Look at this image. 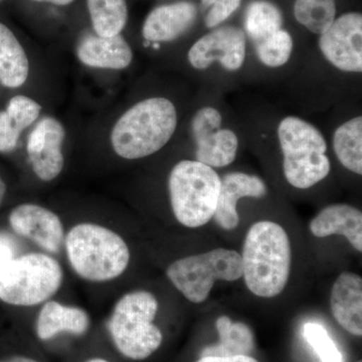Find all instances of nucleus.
Listing matches in <instances>:
<instances>
[{"label": "nucleus", "mask_w": 362, "mask_h": 362, "mask_svg": "<svg viewBox=\"0 0 362 362\" xmlns=\"http://www.w3.org/2000/svg\"><path fill=\"white\" fill-rule=\"evenodd\" d=\"M240 256L243 277L252 294L273 298L284 291L291 271L292 247L282 226L269 221L254 223Z\"/></svg>", "instance_id": "obj_1"}, {"label": "nucleus", "mask_w": 362, "mask_h": 362, "mask_svg": "<svg viewBox=\"0 0 362 362\" xmlns=\"http://www.w3.org/2000/svg\"><path fill=\"white\" fill-rule=\"evenodd\" d=\"M65 247L71 270L88 282L115 280L129 266L127 243L118 233L98 223L74 226L66 233Z\"/></svg>", "instance_id": "obj_2"}, {"label": "nucleus", "mask_w": 362, "mask_h": 362, "mask_svg": "<svg viewBox=\"0 0 362 362\" xmlns=\"http://www.w3.org/2000/svg\"><path fill=\"white\" fill-rule=\"evenodd\" d=\"M177 113L173 102L156 97L143 100L120 117L111 133L117 156L144 158L163 148L175 134Z\"/></svg>", "instance_id": "obj_3"}, {"label": "nucleus", "mask_w": 362, "mask_h": 362, "mask_svg": "<svg viewBox=\"0 0 362 362\" xmlns=\"http://www.w3.org/2000/svg\"><path fill=\"white\" fill-rule=\"evenodd\" d=\"M158 309L157 298L144 290L126 293L116 302L107 327L123 356L144 361L160 347L163 335L153 323Z\"/></svg>", "instance_id": "obj_4"}, {"label": "nucleus", "mask_w": 362, "mask_h": 362, "mask_svg": "<svg viewBox=\"0 0 362 362\" xmlns=\"http://www.w3.org/2000/svg\"><path fill=\"white\" fill-rule=\"evenodd\" d=\"M278 138L285 178L292 187L307 189L327 177V144L315 126L298 117H286L279 124Z\"/></svg>", "instance_id": "obj_5"}, {"label": "nucleus", "mask_w": 362, "mask_h": 362, "mask_svg": "<svg viewBox=\"0 0 362 362\" xmlns=\"http://www.w3.org/2000/svg\"><path fill=\"white\" fill-rule=\"evenodd\" d=\"M64 280L61 264L49 254L28 252L0 264V301L18 307L45 303Z\"/></svg>", "instance_id": "obj_6"}, {"label": "nucleus", "mask_w": 362, "mask_h": 362, "mask_svg": "<svg viewBox=\"0 0 362 362\" xmlns=\"http://www.w3.org/2000/svg\"><path fill=\"white\" fill-rule=\"evenodd\" d=\"M171 209L176 220L187 228L206 226L216 213L221 178L214 168L197 160H182L168 180Z\"/></svg>", "instance_id": "obj_7"}, {"label": "nucleus", "mask_w": 362, "mask_h": 362, "mask_svg": "<svg viewBox=\"0 0 362 362\" xmlns=\"http://www.w3.org/2000/svg\"><path fill=\"white\" fill-rule=\"evenodd\" d=\"M166 276L188 301L201 304L209 298L216 281L235 282L243 277L242 256L221 247L192 255L170 264Z\"/></svg>", "instance_id": "obj_8"}, {"label": "nucleus", "mask_w": 362, "mask_h": 362, "mask_svg": "<svg viewBox=\"0 0 362 362\" xmlns=\"http://www.w3.org/2000/svg\"><path fill=\"white\" fill-rule=\"evenodd\" d=\"M324 58L338 70L347 73L362 71V16L343 14L319 37Z\"/></svg>", "instance_id": "obj_9"}, {"label": "nucleus", "mask_w": 362, "mask_h": 362, "mask_svg": "<svg viewBox=\"0 0 362 362\" xmlns=\"http://www.w3.org/2000/svg\"><path fill=\"white\" fill-rule=\"evenodd\" d=\"M246 33L238 26L216 28L201 37L188 52L190 65L197 70H206L218 62L226 70L238 71L246 59Z\"/></svg>", "instance_id": "obj_10"}, {"label": "nucleus", "mask_w": 362, "mask_h": 362, "mask_svg": "<svg viewBox=\"0 0 362 362\" xmlns=\"http://www.w3.org/2000/svg\"><path fill=\"white\" fill-rule=\"evenodd\" d=\"M8 221L16 235L30 240L47 254H58L65 244L63 221L47 207L20 204L9 214Z\"/></svg>", "instance_id": "obj_11"}, {"label": "nucleus", "mask_w": 362, "mask_h": 362, "mask_svg": "<svg viewBox=\"0 0 362 362\" xmlns=\"http://www.w3.org/2000/svg\"><path fill=\"white\" fill-rule=\"evenodd\" d=\"M65 138V128L52 117L42 118L30 132L26 151L33 173L40 180L49 182L63 171L65 157L62 147Z\"/></svg>", "instance_id": "obj_12"}, {"label": "nucleus", "mask_w": 362, "mask_h": 362, "mask_svg": "<svg viewBox=\"0 0 362 362\" xmlns=\"http://www.w3.org/2000/svg\"><path fill=\"white\" fill-rule=\"evenodd\" d=\"M267 194L265 182L256 175L232 173L221 180L220 195L214 220L220 228L232 230L240 223L238 202L243 197L261 199Z\"/></svg>", "instance_id": "obj_13"}, {"label": "nucleus", "mask_w": 362, "mask_h": 362, "mask_svg": "<svg viewBox=\"0 0 362 362\" xmlns=\"http://www.w3.org/2000/svg\"><path fill=\"white\" fill-rule=\"evenodd\" d=\"M197 16V6L189 1L156 7L144 21L143 37L151 42H171L189 30Z\"/></svg>", "instance_id": "obj_14"}, {"label": "nucleus", "mask_w": 362, "mask_h": 362, "mask_svg": "<svg viewBox=\"0 0 362 362\" xmlns=\"http://www.w3.org/2000/svg\"><path fill=\"white\" fill-rule=\"evenodd\" d=\"M332 315L350 334L362 335V279L357 274L344 272L332 286L330 296Z\"/></svg>", "instance_id": "obj_15"}, {"label": "nucleus", "mask_w": 362, "mask_h": 362, "mask_svg": "<svg viewBox=\"0 0 362 362\" xmlns=\"http://www.w3.org/2000/svg\"><path fill=\"white\" fill-rule=\"evenodd\" d=\"M77 56L90 68L123 70L130 66L133 52L122 35L104 37L89 33L78 42Z\"/></svg>", "instance_id": "obj_16"}, {"label": "nucleus", "mask_w": 362, "mask_h": 362, "mask_svg": "<svg viewBox=\"0 0 362 362\" xmlns=\"http://www.w3.org/2000/svg\"><path fill=\"white\" fill-rule=\"evenodd\" d=\"M90 326V315L85 309L47 300L40 308L35 331L40 340L49 341L61 333L82 337Z\"/></svg>", "instance_id": "obj_17"}, {"label": "nucleus", "mask_w": 362, "mask_h": 362, "mask_svg": "<svg viewBox=\"0 0 362 362\" xmlns=\"http://www.w3.org/2000/svg\"><path fill=\"white\" fill-rule=\"evenodd\" d=\"M309 228L316 238L343 235L357 252H362V213L356 207L344 204L324 207Z\"/></svg>", "instance_id": "obj_18"}, {"label": "nucleus", "mask_w": 362, "mask_h": 362, "mask_svg": "<svg viewBox=\"0 0 362 362\" xmlns=\"http://www.w3.org/2000/svg\"><path fill=\"white\" fill-rule=\"evenodd\" d=\"M42 107L30 98H11L6 110L0 111V153L13 151L21 134L39 118Z\"/></svg>", "instance_id": "obj_19"}, {"label": "nucleus", "mask_w": 362, "mask_h": 362, "mask_svg": "<svg viewBox=\"0 0 362 362\" xmlns=\"http://www.w3.org/2000/svg\"><path fill=\"white\" fill-rule=\"evenodd\" d=\"M28 73L30 64L23 45L13 33L0 23V83L16 89L25 84Z\"/></svg>", "instance_id": "obj_20"}, {"label": "nucleus", "mask_w": 362, "mask_h": 362, "mask_svg": "<svg viewBox=\"0 0 362 362\" xmlns=\"http://www.w3.org/2000/svg\"><path fill=\"white\" fill-rule=\"evenodd\" d=\"M216 327L220 342L202 350V357L250 356L254 351V334L247 324L223 315L218 317Z\"/></svg>", "instance_id": "obj_21"}, {"label": "nucleus", "mask_w": 362, "mask_h": 362, "mask_svg": "<svg viewBox=\"0 0 362 362\" xmlns=\"http://www.w3.org/2000/svg\"><path fill=\"white\" fill-rule=\"evenodd\" d=\"M197 161L211 168H226L235 161L239 148V139L233 131L220 129L211 131L195 140Z\"/></svg>", "instance_id": "obj_22"}, {"label": "nucleus", "mask_w": 362, "mask_h": 362, "mask_svg": "<svg viewBox=\"0 0 362 362\" xmlns=\"http://www.w3.org/2000/svg\"><path fill=\"white\" fill-rule=\"evenodd\" d=\"M333 148L338 160L356 175H362V118L356 117L337 128Z\"/></svg>", "instance_id": "obj_23"}, {"label": "nucleus", "mask_w": 362, "mask_h": 362, "mask_svg": "<svg viewBox=\"0 0 362 362\" xmlns=\"http://www.w3.org/2000/svg\"><path fill=\"white\" fill-rule=\"evenodd\" d=\"M90 21L100 37L120 35L128 20L126 0H87Z\"/></svg>", "instance_id": "obj_24"}, {"label": "nucleus", "mask_w": 362, "mask_h": 362, "mask_svg": "<svg viewBox=\"0 0 362 362\" xmlns=\"http://www.w3.org/2000/svg\"><path fill=\"white\" fill-rule=\"evenodd\" d=\"M282 13L272 2L256 0L247 7L245 13V30L256 44L282 30Z\"/></svg>", "instance_id": "obj_25"}, {"label": "nucleus", "mask_w": 362, "mask_h": 362, "mask_svg": "<svg viewBox=\"0 0 362 362\" xmlns=\"http://www.w3.org/2000/svg\"><path fill=\"white\" fill-rule=\"evenodd\" d=\"M294 16L309 32L320 35L337 16L335 0H296Z\"/></svg>", "instance_id": "obj_26"}, {"label": "nucleus", "mask_w": 362, "mask_h": 362, "mask_svg": "<svg viewBox=\"0 0 362 362\" xmlns=\"http://www.w3.org/2000/svg\"><path fill=\"white\" fill-rule=\"evenodd\" d=\"M256 45L259 61L270 68H279L287 64L294 47L291 35L283 28Z\"/></svg>", "instance_id": "obj_27"}, {"label": "nucleus", "mask_w": 362, "mask_h": 362, "mask_svg": "<svg viewBox=\"0 0 362 362\" xmlns=\"http://www.w3.org/2000/svg\"><path fill=\"white\" fill-rule=\"evenodd\" d=\"M303 337L321 362H343V356L329 333L319 323L308 322L303 327Z\"/></svg>", "instance_id": "obj_28"}, {"label": "nucleus", "mask_w": 362, "mask_h": 362, "mask_svg": "<svg viewBox=\"0 0 362 362\" xmlns=\"http://www.w3.org/2000/svg\"><path fill=\"white\" fill-rule=\"evenodd\" d=\"M243 0H202L204 8L209 9L204 23L207 28H214L228 20L238 8Z\"/></svg>", "instance_id": "obj_29"}, {"label": "nucleus", "mask_w": 362, "mask_h": 362, "mask_svg": "<svg viewBox=\"0 0 362 362\" xmlns=\"http://www.w3.org/2000/svg\"><path fill=\"white\" fill-rule=\"evenodd\" d=\"M221 120L223 118L220 112L213 107H204L199 109L192 121V131L194 140L199 139L211 131L220 129Z\"/></svg>", "instance_id": "obj_30"}, {"label": "nucleus", "mask_w": 362, "mask_h": 362, "mask_svg": "<svg viewBox=\"0 0 362 362\" xmlns=\"http://www.w3.org/2000/svg\"><path fill=\"white\" fill-rule=\"evenodd\" d=\"M13 244L6 235H0V264L16 258Z\"/></svg>", "instance_id": "obj_31"}, {"label": "nucleus", "mask_w": 362, "mask_h": 362, "mask_svg": "<svg viewBox=\"0 0 362 362\" xmlns=\"http://www.w3.org/2000/svg\"><path fill=\"white\" fill-rule=\"evenodd\" d=\"M197 362H259L250 356H206L201 357Z\"/></svg>", "instance_id": "obj_32"}, {"label": "nucleus", "mask_w": 362, "mask_h": 362, "mask_svg": "<svg viewBox=\"0 0 362 362\" xmlns=\"http://www.w3.org/2000/svg\"><path fill=\"white\" fill-rule=\"evenodd\" d=\"M0 362H37L35 359L30 358V357L16 356L7 357V358L1 359Z\"/></svg>", "instance_id": "obj_33"}, {"label": "nucleus", "mask_w": 362, "mask_h": 362, "mask_svg": "<svg viewBox=\"0 0 362 362\" xmlns=\"http://www.w3.org/2000/svg\"><path fill=\"white\" fill-rule=\"evenodd\" d=\"M37 2H47V4H56V6H68L71 4L74 0H33Z\"/></svg>", "instance_id": "obj_34"}, {"label": "nucleus", "mask_w": 362, "mask_h": 362, "mask_svg": "<svg viewBox=\"0 0 362 362\" xmlns=\"http://www.w3.org/2000/svg\"><path fill=\"white\" fill-rule=\"evenodd\" d=\"M6 194V185L1 176H0V206H1L2 202H4V197Z\"/></svg>", "instance_id": "obj_35"}, {"label": "nucleus", "mask_w": 362, "mask_h": 362, "mask_svg": "<svg viewBox=\"0 0 362 362\" xmlns=\"http://www.w3.org/2000/svg\"><path fill=\"white\" fill-rule=\"evenodd\" d=\"M86 362H109V361H106V359L99 358V357H96V358L89 359V361H87Z\"/></svg>", "instance_id": "obj_36"}, {"label": "nucleus", "mask_w": 362, "mask_h": 362, "mask_svg": "<svg viewBox=\"0 0 362 362\" xmlns=\"http://www.w3.org/2000/svg\"><path fill=\"white\" fill-rule=\"evenodd\" d=\"M356 362H362L361 361H356Z\"/></svg>", "instance_id": "obj_37"}]
</instances>
